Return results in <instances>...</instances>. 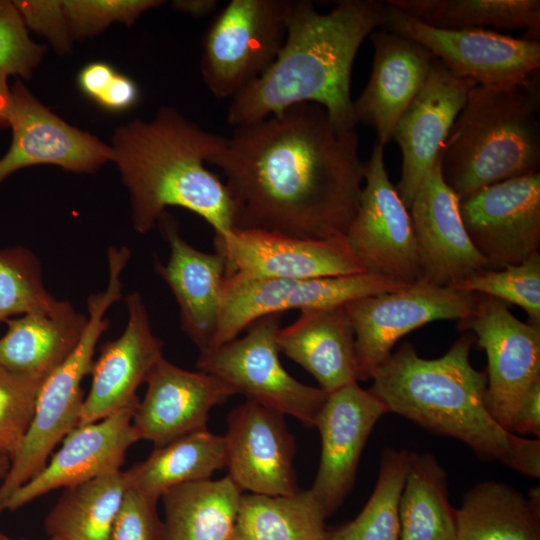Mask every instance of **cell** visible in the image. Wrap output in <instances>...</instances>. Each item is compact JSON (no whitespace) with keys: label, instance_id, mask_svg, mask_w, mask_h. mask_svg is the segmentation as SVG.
<instances>
[{"label":"cell","instance_id":"obj_1","mask_svg":"<svg viewBox=\"0 0 540 540\" xmlns=\"http://www.w3.org/2000/svg\"><path fill=\"white\" fill-rule=\"evenodd\" d=\"M207 163L226 179L233 228L303 239L344 236L364 181L356 130L310 102L234 128Z\"/></svg>","mask_w":540,"mask_h":540},{"label":"cell","instance_id":"obj_2","mask_svg":"<svg viewBox=\"0 0 540 540\" xmlns=\"http://www.w3.org/2000/svg\"><path fill=\"white\" fill-rule=\"evenodd\" d=\"M385 10L376 0H341L321 13L313 1L292 0L280 52L260 78L231 99L228 125L244 126L310 102L324 107L338 129H355L352 66L364 39L382 26Z\"/></svg>","mask_w":540,"mask_h":540},{"label":"cell","instance_id":"obj_3","mask_svg":"<svg viewBox=\"0 0 540 540\" xmlns=\"http://www.w3.org/2000/svg\"><path fill=\"white\" fill-rule=\"evenodd\" d=\"M475 336L462 334L436 359L403 343L373 373L369 388L388 413L465 443L480 459L499 461L530 477L540 473V440L501 427L486 404V373L470 362Z\"/></svg>","mask_w":540,"mask_h":540},{"label":"cell","instance_id":"obj_4","mask_svg":"<svg viewBox=\"0 0 540 540\" xmlns=\"http://www.w3.org/2000/svg\"><path fill=\"white\" fill-rule=\"evenodd\" d=\"M227 137L201 128L172 107L150 121L119 127L112 153L128 189L134 229L149 232L166 208H185L208 222L215 235L233 229V203L225 184L205 164Z\"/></svg>","mask_w":540,"mask_h":540},{"label":"cell","instance_id":"obj_5","mask_svg":"<svg viewBox=\"0 0 540 540\" xmlns=\"http://www.w3.org/2000/svg\"><path fill=\"white\" fill-rule=\"evenodd\" d=\"M539 70L513 82L475 85L441 151L445 183L461 199L539 172Z\"/></svg>","mask_w":540,"mask_h":540},{"label":"cell","instance_id":"obj_6","mask_svg":"<svg viewBox=\"0 0 540 540\" xmlns=\"http://www.w3.org/2000/svg\"><path fill=\"white\" fill-rule=\"evenodd\" d=\"M108 268L106 288L87 299V324L78 344L40 386L29 429L0 485V512L12 494L46 465L53 449L79 425L84 400L81 382L90 374L97 342L109 327L105 314L123 298L120 276L124 266L112 261Z\"/></svg>","mask_w":540,"mask_h":540},{"label":"cell","instance_id":"obj_7","mask_svg":"<svg viewBox=\"0 0 540 540\" xmlns=\"http://www.w3.org/2000/svg\"><path fill=\"white\" fill-rule=\"evenodd\" d=\"M292 0H231L202 41L201 74L217 98H233L260 78L284 43Z\"/></svg>","mask_w":540,"mask_h":540},{"label":"cell","instance_id":"obj_8","mask_svg":"<svg viewBox=\"0 0 540 540\" xmlns=\"http://www.w3.org/2000/svg\"><path fill=\"white\" fill-rule=\"evenodd\" d=\"M280 320V314L256 320L243 337L199 353L196 366L222 379L247 400L315 427L328 394L303 384L283 367L277 344Z\"/></svg>","mask_w":540,"mask_h":540},{"label":"cell","instance_id":"obj_9","mask_svg":"<svg viewBox=\"0 0 540 540\" xmlns=\"http://www.w3.org/2000/svg\"><path fill=\"white\" fill-rule=\"evenodd\" d=\"M405 286L369 272L312 279L226 274L220 318L208 350L234 340L256 320L267 315L342 306L355 299Z\"/></svg>","mask_w":540,"mask_h":540},{"label":"cell","instance_id":"obj_10","mask_svg":"<svg viewBox=\"0 0 540 540\" xmlns=\"http://www.w3.org/2000/svg\"><path fill=\"white\" fill-rule=\"evenodd\" d=\"M478 294L417 281L344 305L355 333L358 380H370L410 331L437 320L468 318Z\"/></svg>","mask_w":540,"mask_h":540},{"label":"cell","instance_id":"obj_11","mask_svg":"<svg viewBox=\"0 0 540 540\" xmlns=\"http://www.w3.org/2000/svg\"><path fill=\"white\" fill-rule=\"evenodd\" d=\"M359 206L345 240L366 272L406 285L419 279V259L409 209L391 183L384 146L375 143L364 163Z\"/></svg>","mask_w":540,"mask_h":540},{"label":"cell","instance_id":"obj_12","mask_svg":"<svg viewBox=\"0 0 540 540\" xmlns=\"http://www.w3.org/2000/svg\"><path fill=\"white\" fill-rule=\"evenodd\" d=\"M478 295L474 312L458 328L473 333L486 353L487 408L509 431L528 390L540 381V325L520 321L496 298Z\"/></svg>","mask_w":540,"mask_h":540},{"label":"cell","instance_id":"obj_13","mask_svg":"<svg viewBox=\"0 0 540 540\" xmlns=\"http://www.w3.org/2000/svg\"><path fill=\"white\" fill-rule=\"evenodd\" d=\"M380 28L419 43L453 72L477 85L513 82L540 67L538 40L489 29H438L388 5Z\"/></svg>","mask_w":540,"mask_h":540},{"label":"cell","instance_id":"obj_14","mask_svg":"<svg viewBox=\"0 0 540 540\" xmlns=\"http://www.w3.org/2000/svg\"><path fill=\"white\" fill-rule=\"evenodd\" d=\"M459 211L486 269L520 264L539 253V172L476 190L459 199Z\"/></svg>","mask_w":540,"mask_h":540},{"label":"cell","instance_id":"obj_15","mask_svg":"<svg viewBox=\"0 0 540 540\" xmlns=\"http://www.w3.org/2000/svg\"><path fill=\"white\" fill-rule=\"evenodd\" d=\"M215 251L226 261V274L271 279H312L366 272L345 236L303 239L277 232L233 228L214 235Z\"/></svg>","mask_w":540,"mask_h":540},{"label":"cell","instance_id":"obj_16","mask_svg":"<svg viewBox=\"0 0 540 540\" xmlns=\"http://www.w3.org/2000/svg\"><path fill=\"white\" fill-rule=\"evenodd\" d=\"M9 126L12 141L0 159V183L15 171L33 165L93 173L113 158L111 146L63 121L20 80L11 87Z\"/></svg>","mask_w":540,"mask_h":540},{"label":"cell","instance_id":"obj_17","mask_svg":"<svg viewBox=\"0 0 540 540\" xmlns=\"http://www.w3.org/2000/svg\"><path fill=\"white\" fill-rule=\"evenodd\" d=\"M475 85L434 57L424 87L397 121L391 140L401 149L402 173L395 187L408 209Z\"/></svg>","mask_w":540,"mask_h":540},{"label":"cell","instance_id":"obj_18","mask_svg":"<svg viewBox=\"0 0 540 540\" xmlns=\"http://www.w3.org/2000/svg\"><path fill=\"white\" fill-rule=\"evenodd\" d=\"M227 423L226 467L242 491L262 495L299 491L295 441L282 413L246 400L231 411Z\"/></svg>","mask_w":540,"mask_h":540},{"label":"cell","instance_id":"obj_19","mask_svg":"<svg viewBox=\"0 0 540 540\" xmlns=\"http://www.w3.org/2000/svg\"><path fill=\"white\" fill-rule=\"evenodd\" d=\"M388 410L357 382L330 394L315 422L321 436V458L311 491L327 516L350 493L365 443Z\"/></svg>","mask_w":540,"mask_h":540},{"label":"cell","instance_id":"obj_20","mask_svg":"<svg viewBox=\"0 0 540 540\" xmlns=\"http://www.w3.org/2000/svg\"><path fill=\"white\" fill-rule=\"evenodd\" d=\"M440 155L409 212L419 259L418 281L451 287L485 269L487 262L466 232L459 198L443 179Z\"/></svg>","mask_w":540,"mask_h":540},{"label":"cell","instance_id":"obj_21","mask_svg":"<svg viewBox=\"0 0 540 540\" xmlns=\"http://www.w3.org/2000/svg\"><path fill=\"white\" fill-rule=\"evenodd\" d=\"M145 383L132 425L139 440L155 447L204 430L212 408L235 395L232 386L217 376L182 369L164 357L153 367Z\"/></svg>","mask_w":540,"mask_h":540},{"label":"cell","instance_id":"obj_22","mask_svg":"<svg viewBox=\"0 0 540 540\" xmlns=\"http://www.w3.org/2000/svg\"><path fill=\"white\" fill-rule=\"evenodd\" d=\"M128 321L123 333L106 342L91 369V386L84 397L79 425L102 420L137 406L138 387L163 358V341L153 334L139 292L126 296Z\"/></svg>","mask_w":540,"mask_h":540},{"label":"cell","instance_id":"obj_23","mask_svg":"<svg viewBox=\"0 0 540 540\" xmlns=\"http://www.w3.org/2000/svg\"><path fill=\"white\" fill-rule=\"evenodd\" d=\"M136 407L75 427L46 465L6 501L3 511H15L52 490L119 471L128 448L138 441L132 425Z\"/></svg>","mask_w":540,"mask_h":540},{"label":"cell","instance_id":"obj_24","mask_svg":"<svg viewBox=\"0 0 540 540\" xmlns=\"http://www.w3.org/2000/svg\"><path fill=\"white\" fill-rule=\"evenodd\" d=\"M170 247L166 264L155 259V271L169 286L179 307L180 326L203 353L210 348L222 308L226 261L215 251L194 248L165 212L157 221Z\"/></svg>","mask_w":540,"mask_h":540},{"label":"cell","instance_id":"obj_25","mask_svg":"<svg viewBox=\"0 0 540 540\" xmlns=\"http://www.w3.org/2000/svg\"><path fill=\"white\" fill-rule=\"evenodd\" d=\"M372 72L353 101L356 123L371 126L385 146L397 121L424 87L434 56L419 43L385 29L373 31Z\"/></svg>","mask_w":540,"mask_h":540},{"label":"cell","instance_id":"obj_26","mask_svg":"<svg viewBox=\"0 0 540 540\" xmlns=\"http://www.w3.org/2000/svg\"><path fill=\"white\" fill-rule=\"evenodd\" d=\"M277 344L327 394L358 381L355 333L344 305L300 312L279 329Z\"/></svg>","mask_w":540,"mask_h":540},{"label":"cell","instance_id":"obj_27","mask_svg":"<svg viewBox=\"0 0 540 540\" xmlns=\"http://www.w3.org/2000/svg\"><path fill=\"white\" fill-rule=\"evenodd\" d=\"M0 338V365L17 373L45 379L74 350L87 324V316L69 301L57 300L47 310L5 321Z\"/></svg>","mask_w":540,"mask_h":540},{"label":"cell","instance_id":"obj_28","mask_svg":"<svg viewBox=\"0 0 540 540\" xmlns=\"http://www.w3.org/2000/svg\"><path fill=\"white\" fill-rule=\"evenodd\" d=\"M242 492L228 475L169 489L161 496L163 540H235Z\"/></svg>","mask_w":540,"mask_h":540},{"label":"cell","instance_id":"obj_29","mask_svg":"<svg viewBox=\"0 0 540 540\" xmlns=\"http://www.w3.org/2000/svg\"><path fill=\"white\" fill-rule=\"evenodd\" d=\"M226 463L224 436L206 428L155 447L145 460L124 472L129 488L159 500L175 486L211 478Z\"/></svg>","mask_w":540,"mask_h":540},{"label":"cell","instance_id":"obj_30","mask_svg":"<svg viewBox=\"0 0 540 540\" xmlns=\"http://www.w3.org/2000/svg\"><path fill=\"white\" fill-rule=\"evenodd\" d=\"M457 540H540V513L514 487L493 480L470 488L455 509Z\"/></svg>","mask_w":540,"mask_h":540},{"label":"cell","instance_id":"obj_31","mask_svg":"<svg viewBox=\"0 0 540 540\" xmlns=\"http://www.w3.org/2000/svg\"><path fill=\"white\" fill-rule=\"evenodd\" d=\"M127 489L121 470L65 488L45 518L46 533L62 540H110Z\"/></svg>","mask_w":540,"mask_h":540},{"label":"cell","instance_id":"obj_32","mask_svg":"<svg viewBox=\"0 0 540 540\" xmlns=\"http://www.w3.org/2000/svg\"><path fill=\"white\" fill-rule=\"evenodd\" d=\"M400 540H457L445 469L429 453H410L399 507Z\"/></svg>","mask_w":540,"mask_h":540},{"label":"cell","instance_id":"obj_33","mask_svg":"<svg viewBox=\"0 0 540 540\" xmlns=\"http://www.w3.org/2000/svg\"><path fill=\"white\" fill-rule=\"evenodd\" d=\"M327 514L311 489L291 495H242L236 540H325Z\"/></svg>","mask_w":540,"mask_h":540},{"label":"cell","instance_id":"obj_34","mask_svg":"<svg viewBox=\"0 0 540 540\" xmlns=\"http://www.w3.org/2000/svg\"><path fill=\"white\" fill-rule=\"evenodd\" d=\"M384 3L438 29H526L536 40L539 0H386Z\"/></svg>","mask_w":540,"mask_h":540},{"label":"cell","instance_id":"obj_35","mask_svg":"<svg viewBox=\"0 0 540 540\" xmlns=\"http://www.w3.org/2000/svg\"><path fill=\"white\" fill-rule=\"evenodd\" d=\"M410 453L383 450L378 479L366 505L352 521L327 533L326 540H400L399 507Z\"/></svg>","mask_w":540,"mask_h":540},{"label":"cell","instance_id":"obj_36","mask_svg":"<svg viewBox=\"0 0 540 540\" xmlns=\"http://www.w3.org/2000/svg\"><path fill=\"white\" fill-rule=\"evenodd\" d=\"M56 302L44 286L34 253L22 246L0 250V323L50 309Z\"/></svg>","mask_w":540,"mask_h":540},{"label":"cell","instance_id":"obj_37","mask_svg":"<svg viewBox=\"0 0 540 540\" xmlns=\"http://www.w3.org/2000/svg\"><path fill=\"white\" fill-rule=\"evenodd\" d=\"M451 288L482 294L521 307L529 322L540 325V254L502 269H482Z\"/></svg>","mask_w":540,"mask_h":540},{"label":"cell","instance_id":"obj_38","mask_svg":"<svg viewBox=\"0 0 540 540\" xmlns=\"http://www.w3.org/2000/svg\"><path fill=\"white\" fill-rule=\"evenodd\" d=\"M42 382L0 365V454L10 462L29 429Z\"/></svg>","mask_w":540,"mask_h":540},{"label":"cell","instance_id":"obj_39","mask_svg":"<svg viewBox=\"0 0 540 540\" xmlns=\"http://www.w3.org/2000/svg\"><path fill=\"white\" fill-rule=\"evenodd\" d=\"M165 3L160 0H64L63 7L73 38L93 37L113 22L131 26L145 11Z\"/></svg>","mask_w":540,"mask_h":540},{"label":"cell","instance_id":"obj_40","mask_svg":"<svg viewBox=\"0 0 540 540\" xmlns=\"http://www.w3.org/2000/svg\"><path fill=\"white\" fill-rule=\"evenodd\" d=\"M46 50L30 39L13 1L0 0V74L29 79Z\"/></svg>","mask_w":540,"mask_h":540},{"label":"cell","instance_id":"obj_41","mask_svg":"<svg viewBox=\"0 0 540 540\" xmlns=\"http://www.w3.org/2000/svg\"><path fill=\"white\" fill-rule=\"evenodd\" d=\"M158 500L136 489H127L115 518L110 540H163Z\"/></svg>","mask_w":540,"mask_h":540},{"label":"cell","instance_id":"obj_42","mask_svg":"<svg viewBox=\"0 0 540 540\" xmlns=\"http://www.w3.org/2000/svg\"><path fill=\"white\" fill-rule=\"evenodd\" d=\"M27 29L45 37L59 54L70 51L72 34L60 0L13 1Z\"/></svg>","mask_w":540,"mask_h":540},{"label":"cell","instance_id":"obj_43","mask_svg":"<svg viewBox=\"0 0 540 540\" xmlns=\"http://www.w3.org/2000/svg\"><path fill=\"white\" fill-rule=\"evenodd\" d=\"M140 91L130 77L116 73L95 103L110 112H124L132 109L139 101Z\"/></svg>","mask_w":540,"mask_h":540},{"label":"cell","instance_id":"obj_44","mask_svg":"<svg viewBox=\"0 0 540 540\" xmlns=\"http://www.w3.org/2000/svg\"><path fill=\"white\" fill-rule=\"evenodd\" d=\"M518 436H540V381L532 385L525 395L509 429Z\"/></svg>","mask_w":540,"mask_h":540},{"label":"cell","instance_id":"obj_45","mask_svg":"<svg viewBox=\"0 0 540 540\" xmlns=\"http://www.w3.org/2000/svg\"><path fill=\"white\" fill-rule=\"evenodd\" d=\"M118 71L109 63L95 61L85 65L77 76V84L82 93L96 101Z\"/></svg>","mask_w":540,"mask_h":540},{"label":"cell","instance_id":"obj_46","mask_svg":"<svg viewBox=\"0 0 540 540\" xmlns=\"http://www.w3.org/2000/svg\"><path fill=\"white\" fill-rule=\"evenodd\" d=\"M172 7L193 17H203L213 13L218 5L216 0H175Z\"/></svg>","mask_w":540,"mask_h":540},{"label":"cell","instance_id":"obj_47","mask_svg":"<svg viewBox=\"0 0 540 540\" xmlns=\"http://www.w3.org/2000/svg\"><path fill=\"white\" fill-rule=\"evenodd\" d=\"M11 111V88L7 84V76L0 74V129L9 126Z\"/></svg>","mask_w":540,"mask_h":540},{"label":"cell","instance_id":"obj_48","mask_svg":"<svg viewBox=\"0 0 540 540\" xmlns=\"http://www.w3.org/2000/svg\"><path fill=\"white\" fill-rule=\"evenodd\" d=\"M10 468V459L0 454V480H3Z\"/></svg>","mask_w":540,"mask_h":540},{"label":"cell","instance_id":"obj_49","mask_svg":"<svg viewBox=\"0 0 540 540\" xmlns=\"http://www.w3.org/2000/svg\"><path fill=\"white\" fill-rule=\"evenodd\" d=\"M0 540H27V539H17L7 536L6 534H3L0 532ZM48 540H62L60 538L50 537Z\"/></svg>","mask_w":540,"mask_h":540},{"label":"cell","instance_id":"obj_50","mask_svg":"<svg viewBox=\"0 0 540 540\" xmlns=\"http://www.w3.org/2000/svg\"><path fill=\"white\" fill-rule=\"evenodd\" d=\"M236 540V539H235Z\"/></svg>","mask_w":540,"mask_h":540},{"label":"cell","instance_id":"obj_51","mask_svg":"<svg viewBox=\"0 0 540 540\" xmlns=\"http://www.w3.org/2000/svg\"><path fill=\"white\" fill-rule=\"evenodd\" d=\"M326 540V539H325Z\"/></svg>","mask_w":540,"mask_h":540}]
</instances>
